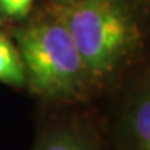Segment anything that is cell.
<instances>
[{"instance_id": "cell-7", "label": "cell", "mask_w": 150, "mask_h": 150, "mask_svg": "<svg viewBox=\"0 0 150 150\" xmlns=\"http://www.w3.org/2000/svg\"><path fill=\"white\" fill-rule=\"evenodd\" d=\"M57 1H61V3H65V4H70V3H72L74 0H57Z\"/></svg>"}, {"instance_id": "cell-6", "label": "cell", "mask_w": 150, "mask_h": 150, "mask_svg": "<svg viewBox=\"0 0 150 150\" xmlns=\"http://www.w3.org/2000/svg\"><path fill=\"white\" fill-rule=\"evenodd\" d=\"M32 3L33 0H0V14L8 18H24Z\"/></svg>"}, {"instance_id": "cell-5", "label": "cell", "mask_w": 150, "mask_h": 150, "mask_svg": "<svg viewBox=\"0 0 150 150\" xmlns=\"http://www.w3.org/2000/svg\"><path fill=\"white\" fill-rule=\"evenodd\" d=\"M0 82L22 86L27 82V71L20 50L0 32Z\"/></svg>"}, {"instance_id": "cell-1", "label": "cell", "mask_w": 150, "mask_h": 150, "mask_svg": "<svg viewBox=\"0 0 150 150\" xmlns=\"http://www.w3.org/2000/svg\"><path fill=\"white\" fill-rule=\"evenodd\" d=\"M91 85L111 78L132 56L139 28L127 0H74L63 16Z\"/></svg>"}, {"instance_id": "cell-4", "label": "cell", "mask_w": 150, "mask_h": 150, "mask_svg": "<svg viewBox=\"0 0 150 150\" xmlns=\"http://www.w3.org/2000/svg\"><path fill=\"white\" fill-rule=\"evenodd\" d=\"M32 150H103V146L91 127L74 121L43 131Z\"/></svg>"}, {"instance_id": "cell-3", "label": "cell", "mask_w": 150, "mask_h": 150, "mask_svg": "<svg viewBox=\"0 0 150 150\" xmlns=\"http://www.w3.org/2000/svg\"><path fill=\"white\" fill-rule=\"evenodd\" d=\"M111 150H150V72L124 99L112 124Z\"/></svg>"}, {"instance_id": "cell-2", "label": "cell", "mask_w": 150, "mask_h": 150, "mask_svg": "<svg viewBox=\"0 0 150 150\" xmlns=\"http://www.w3.org/2000/svg\"><path fill=\"white\" fill-rule=\"evenodd\" d=\"M27 79L50 99H74L91 85L85 63L63 18L43 21L16 32Z\"/></svg>"}]
</instances>
